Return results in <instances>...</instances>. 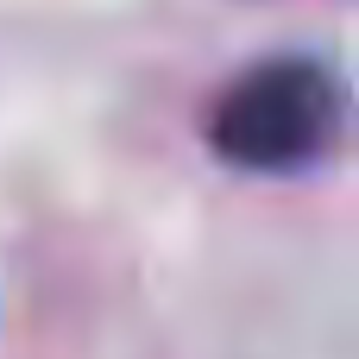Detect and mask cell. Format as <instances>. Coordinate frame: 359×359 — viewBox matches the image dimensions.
<instances>
[{
    "label": "cell",
    "mask_w": 359,
    "mask_h": 359,
    "mask_svg": "<svg viewBox=\"0 0 359 359\" xmlns=\"http://www.w3.org/2000/svg\"><path fill=\"white\" fill-rule=\"evenodd\" d=\"M341 126V88L322 63H265L252 69L215 114V139L227 158L252 170H297L328 151Z\"/></svg>",
    "instance_id": "cell-1"
}]
</instances>
